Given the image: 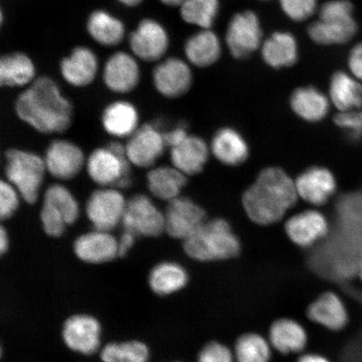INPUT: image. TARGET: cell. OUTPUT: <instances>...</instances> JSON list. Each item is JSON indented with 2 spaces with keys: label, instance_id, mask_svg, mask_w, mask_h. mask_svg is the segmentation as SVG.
<instances>
[{
  "label": "cell",
  "instance_id": "17",
  "mask_svg": "<svg viewBox=\"0 0 362 362\" xmlns=\"http://www.w3.org/2000/svg\"><path fill=\"white\" fill-rule=\"evenodd\" d=\"M98 58L92 49L78 45L62 59L60 72L63 79L72 87L85 88L92 84L98 74Z\"/></svg>",
  "mask_w": 362,
  "mask_h": 362
},
{
  "label": "cell",
  "instance_id": "11",
  "mask_svg": "<svg viewBox=\"0 0 362 362\" xmlns=\"http://www.w3.org/2000/svg\"><path fill=\"white\" fill-rule=\"evenodd\" d=\"M164 134L153 124H144L129 137L126 155L131 165L149 169L164 153L166 148Z\"/></svg>",
  "mask_w": 362,
  "mask_h": 362
},
{
  "label": "cell",
  "instance_id": "42",
  "mask_svg": "<svg viewBox=\"0 0 362 362\" xmlns=\"http://www.w3.org/2000/svg\"><path fill=\"white\" fill-rule=\"evenodd\" d=\"M334 123L345 130L353 141L362 139V110L339 112L334 117Z\"/></svg>",
  "mask_w": 362,
  "mask_h": 362
},
{
  "label": "cell",
  "instance_id": "34",
  "mask_svg": "<svg viewBox=\"0 0 362 362\" xmlns=\"http://www.w3.org/2000/svg\"><path fill=\"white\" fill-rule=\"evenodd\" d=\"M236 362H270L269 341L257 333H246L237 339L234 346Z\"/></svg>",
  "mask_w": 362,
  "mask_h": 362
},
{
  "label": "cell",
  "instance_id": "3",
  "mask_svg": "<svg viewBox=\"0 0 362 362\" xmlns=\"http://www.w3.org/2000/svg\"><path fill=\"white\" fill-rule=\"evenodd\" d=\"M184 241L185 253L200 262L233 259L241 248L238 238L223 220L203 223Z\"/></svg>",
  "mask_w": 362,
  "mask_h": 362
},
{
  "label": "cell",
  "instance_id": "22",
  "mask_svg": "<svg viewBox=\"0 0 362 362\" xmlns=\"http://www.w3.org/2000/svg\"><path fill=\"white\" fill-rule=\"evenodd\" d=\"M289 238L303 247H310L328 232L325 217L315 211H308L292 217L286 224Z\"/></svg>",
  "mask_w": 362,
  "mask_h": 362
},
{
  "label": "cell",
  "instance_id": "36",
  "mask_svg": "<svg viewBox=\"0 0 362 362\" xmlns=\"http://www.w3.org/2000/svg\"><path fill=\"white\" fill-rule=\"evenodd\" d=\"M148 347L139 341L110 343L101 351L103 362H148Z\"/></svg>",
  "mask_w": 362,
  "mask_h": 362
},
{
  "label": "cell",
  "instance_id": "15",
  "mask_svg": "<svg viewBox=\"0 0 362 362\" xmlns=\"http://www.w3.org/2000/svg\"><path fill=\"white\" fill-rule=\"evenodd\" d=\"M44 161L48 173L58 180L76 177L84 165L85 156L81 148L65 139H57L45 149Z\"/></svg>",
  "mask_w": 362,
  "mask_h": 362
},
{
  "label": "cell",
  "instance_id": "33",
  "mask_svg": "<svg viewBox=\"0 0 362 362\" xmlns=\"http://www.w3.org/2000/svg\"><path fill=\"white\" fill-rule=\"evenodd\" d=\"M212 151L226 165H238L246 160L248 148L245 140L232 129H221L212 142Z\"/></svg>",
  "mask_w": 362,
  "mask_h": 362
},
{
  "label": "cell",
  "instance_id": "31",
  "mask_svg": "<svg viewBox=\"0 0 362 362\" xmlns=\"http://www.w3.org/2000/svg\"><path fill=\"white\" fill-rule=\"evenodd\" d=\"M185 184V175L175 167H157L147 174L148 191L160 200L170 202L179 197Z\"/></svg>",
  "mask_w": 362,
  "mask_h": 362
},
{
  "label": "cell",
  "instance_id": "35",
  "mask_svg": "<svg viewBox=\"0 0 362 362\" xmlns=\"http://www.w3.org/2000/svg\"><path fill=\"white\" fill-rule=\"evenodd\" d=\"M219 8V0H185L180 7V13L187 24L210 30L218 15Z\"/></svg>",
  "mask_w": 362,
  "mask_h": 362
},
{
  "label": "cell",
  "instance_id": "51",
  "mask_svg": "<svg viewBox=\"0 0 362 362\" xmlns=\"http://www.w3.org/2000/svg\"><path fill=\"white\" fill-rule=\"evenodd\" d=\"M356 273H357V274H358L359 278H360V279L361 280V282H362V259L360 262V264H359V266H358V269H357Z\"/></svg>",
  "mask_w": 362,
  "mask_h": 362
},
{
  "label": "cell",
  "instance_id": "5",
  "mask_svg": "<svg viewBox=\"0 0 362 362\" xmlns=\"http://www.w3.org/2000/svg\"><path fill=\"white\" fill-rule=\"evenodd\" d=\"M6 179L26 203L33 205L38 200L43 183L45 167L44 158L33 152L11 148L4 153Z\"/></svg>",
  "mask_w": 362,
  "mask_h": 362
},
{
  "label": "cell",
  "instance_id": "14",
  "mask_svg": "<svg viewBox=\"0 0 362 362\" xmlns=\"http://www.w3.org/2000/svg\"><path fill=\"white\" fill-rule=\"evenodd\" d=\"M153 86L167 98H176L187 93L192 84V72L187 62L178 57L160 62L153 71Z\"/></svg>",
  "mask_w": 362,
  "mask_h": 362
},
{
  "label": "cell",
  "instance_id": "25",
  "mask_svg": "<svg viewBox=\"0 0 362 362\" xmlns=\"http://www.w3.org/2000/svg\"><path fill=\"white\" fill-rule=\"evenodd\" d=\"M336 180L330 172L320 167L308 170L297 180V192L308 202L322 205L336 191Z\"/></svg>",
  "mask_w": 362,
  "mask_h": 362
},
{
  "label": "cell",
  "instance_id": "13",
  "mask_svg": "<svg viewBox=\"0 0 362 362\" xmlns=\"http://www.w3.org/2000/svg\"><path fill=\"white\" fill-rule=\"evenodd\" d=\"M101 333V325L95 317L75 315L63 325L62 339L70 350L88 356L98 350Z\"/></svg>",
  "mask_w": 362,
  "mask_h": 362
},
{
  "label": "cell",
  "instance_id": "8",
  "mask_svg": "<svg viewBox=\"0 0 362 362\" xmlns=\"http://www.w3.org/2000/svg\"><path fill=\"white\" fill-rule=\"evenodd\" d=\"M131 52L138 60L156 62L165 57L170 47L169 34L161 23L151 18L139 22L129 36Z\"/></svg>",
  "mask_w": 362,
  "mask_h": 362
},
{
  "label": "cell",
  "instance_id": "18",
  "mask_svg": "<svg viewBox=\"0 0 362 362\" xmlns=\"http://www.w3.org/2000/svg\"><path fill=\"white\" fill-rule=\"evenodd\" d=\"M74 250L81 261L101 264L119 257V240L110 232L95 229L76 238Z\"/></svg>",
  "mask_w": 362,
  "mask_h": 362
},
{
  "label": "cell",
  "instance_id": "12",
  "mask_svg": "<svg viewBox=\"0 0 362 362\" xmlns=\"http://www.w3.org/2000/svg\"><path fill=\"white\" fill-rule=\"evenodd\" d=\"M140 74L138 59L132 53L117 52L104 64L103 79L111 92L126 94L138 87Z\"/></svg>",
  "mask_w": 362,
  "mask_h": 362
},
{
  "label": "cell",
  "instance_id": "28",
  "mask_svg": "<svg viewBox=\"0 0 362 362\" xmlns=\"http://www.w3.org/2000/svg\"><path fill=\"white\" fill-rule=\"evenodd\" d=\"M262 56L267 64L275 69L291 67L298 61L297 40L291 33H275L262 45Z\"/></svg>",
  "mask_w": 362,
  "mask_h": 362
},
{
  "label": "cell",
  "instance_id": "10",
  "mask_svg": "<svg viewBox=\"0 0 362 362\" xmlns=\"http://www.w3.org/2000/svg\"><path fill=\"white\" fill-rule=\"evenodd\" d=\"M262 31L256 13L246 11L236 13L230 20L226 42L233 57L243 59L259 48Z\"/></svg>",
  "mask_w": 362,
  "mask_h": 362
},
{
  "label": "cell",
  "instance_id": "24",
  "mask_svg": "<svg viewBox=\"0 0 362 362\" xmlns=\"http://www.w3.org/2000/svg\"><path fill=\"white\" fill-rule=\"evenodd\" d=\"M86 27L90 37L95 42L106 47L119 45L126 35L124 23L103 8L90 13Z\"/></svg>",
  "mask_w": 362,
  "mask_h": 362
},
{
  "label": "cell",
  "instance_id": "29",
  "mask_svg": "<svg viewBox=\"0 0 362 362\" xmlns=\"http://www.w3.org/2000/svg\"><path fill=\"white\" fill-rule=\"evenodd\" d=\"M189 276L182 266L174 262H164L153 267L148 275L151 291L160 296H170L187 286Z\"/></svg>",
  "mask_w": 362,
  "mask_h": 362
},
{
  "label": "cell",
  "instance_id": "4",
  "mask_svg": "<svg viewBox=\"0 0 362 362\" xmlns=\"http://www.w3.org/2000/svg\"><path fill=\"white\" fill-rule=\"evenodd\" d=\"M354 6L350 0H332L321 7L319 21L311 24L308 34L319 45L345 44L356 35Z\"/></svg>",
  "mask_w": 362,
  "mask_h": 362
},
{
  "label": "cell",
  "instance_id": "41",
  "mask_svg": "<svg viewBox=\"0 0 362 362\" xmlns=\"http://www.w3.org/2000/svg\"><path fill=\"white\" fill-rule=\"evenodd\" d=\"M20 194L13 185L2 180L0 182V218H11L20 205Z\"/></svg>",
  "mask_w": 362,
  "mask_h": 362
},
{
  "label": "cell",
  "instance_id": "26",
  "mask_svg": "<svg viewBox=\"0 0 362 362\" xmlns=\"http://www.w3.org/2000/svg\"><path fill=\"white\" fill-rule=\"evenodd\" d=\"M329 96L341 112L362 110V81L344 71H337L329 83Z\"/></svg>",
  "mask_w": 362,
  "mask_h": 362
},
{
  "label": "cell",
  "instance_id": "44",
  "mask_svg": "<svg viewBox=\"0 0 362 362\" xmlns=\"http://www.w3.org/2000/svg\"><path fill=\"white\" fill-rule=\"evenodd\" d=\"M348 66L351 75L362 81V42L352 48L348 58Z\"/></svg>",
  "mask_w": 362,
  "mask_h": 362
},
{
  "label": "cell",
  "instance_id": "23",
  "mask_svg": "<svg viewBox=\"0 0 362 362\" xmlns=\"http://www.w3.org/2000/svg\"><path fill=\"white\" fill-rule=\"evenodd\" d=\"M35 76V62L26 53H8L0 59V84L2 87H26L37 78Z\"/></svg>",
  "mask_w": 362,
  "mask_h": 362
},
{
  "label": "cell",
  "instance_id": "20",
  "mask_svg": "<svg viewBox=\"0 0 362 362\" xmlns=\"http://www.w3.org/2000/svg\"><path fill=\"white\" fill-rule=\"evenodd\" d=\"M269 341L272 348L283 355L297 354L308 344L306 329L297 320L281 318L271 325Z\"/></svg>",
  "mask_w": 362,
  "mask_h": 362
},
{
  "label": "cell",
  "instance_id": "37",
  "mask_svg": "<svg viewBox=\"0 0 362 362\" xmlns=\"http://www.w3.org/2000/svg\"><path fill=\"white\" fill-rule=\"evenodd\" d=\"M43 202L49 204L60 212L67 226L76 223L79 216V206L74 194L64 185L54 184L45 189Z\"/></svg>",
  "mask_w": 362,
  "mask_h": 362
},
{
  "label": "cell",
  "instance_id": "6",
  "mask_svg": "<svg viewBox=\"0 0 362 362\" xmlns=\"http://www.w3.org/2000/svg\"><path fill=\"white\" fill-rule=\"evenodd\" d=\"M130 162L125 146L117 141L108 144L90 153L87 162L90 178L100 187L126 188L131 184Z\"/></svg>",
  "mask_w": 362,
  "mask_h": 362
},
{
  "label": "cell",
  "instance_id": "43",
  "mask_svg": "<svg viewBox=\"0 0 362 362\" xmlns=\"http://www.w3.org/2000/svg\"><path fill=\"white\" fill-rule=\"evenodd\" d=\"M197 362H236L234 352L223 343L211 341L206 344L198 354Z\"/></svg>",
  "mask_w": 362,
  "mask_h": 362
},
{
  "label": "cell",
  "instance_id": "7",
  "mask_svg": "<svg viewBox=\"0 0 362 362\" xmlns=\"http://www.w3.org/2000/svg\"><path fill=\"white\" fill-rule=\"evenodd\" d=\"M121 223L136 237L157 238L165 232V214L143 194L127 201Z\"/></svg>",
  "mask_w": 362,
  "mask_h": 362
},
{
  "label": "cell",
  "instance_id": "47",
  "mask_svg": "<svg viewBox=\"0 0 362 362\" xmlns=\"http://www.w3.org/2000/svg\"><path fill=\"white\" fill-rule=\"evenodd\" d=\"M297 362H332L330 361L327 357L325 356L315 354V353H306V354H303L298 359Z\"/></svg>",
  "mask_w": 362,
  "mask_h": 362
},
{
  "label": "cell",
  "instance_id": "46",
  "mask_svg": "<svg viewBox=\"0 0 362 362\" xmlns=\"http://www.w3.org/2000/svg\"><path fill=\"white\" fill-rule=\"evenodd\" d=\"M136 238L137 237L134 233L124 230V233L119 239V257L128 255L130 249L134 245Z\"/></svg>",
  "mask_w": 362,
  "mask_h": 362
},
{
  "label": "cell",
  "instance_id": "40",
  "mask_svg": "<svg viewBox=\"0 0 362 362\" xmlns=\"http://www.w3.org/2000/svg\"><path fill=\"white\" fill-rule=\"evenodd\" d=\"M279 4L285 15L297 22L309 19L317 8V0H279Z\"/></svg>",
  "mask_w": 362,
  "mask_h": 362
},
{
  "label": "cell",
  "instance_id": "27",
  "mask_svg": "<svg viewBox=\"0 0 362 362\" xmlns=\"http://www.w3.org/2000/svg\"><path fill=\"white\" fill-rule=\"evenodd\" d=\"M184 51L193 66L207 67L214 64L221 57L220 40L214 31L203 30L187 39Z\"/></svg>",
  "mask_w": 362,
  "mask_h": 362
},
{
  "label": "cell",
  "instance_id": "30",
  "mask_svg": "<svg viewBox=\"0 0 362 362\" xmlns=\"http://www.w3.org/2000/svg\"><path fill=\"white\" fill-rule=\"evenodd\" d=\"M207 157L206 143L194 136H188L180 146L172 148L170 152L172 164L185 175H196L201 172Z\"/></svg>",
  "mask_w": 362,
  "mask_h": 362
},
{
  "label": "cell",
  "instance_id": "21",
  "mask_svg": "<svg viewBox=\"0 0 362 362\" xmlns=\"http://www.w3.org/2000/svg\"><path fill=\"white\" fill-rule=\"evenodd\" d=\"M137 108L125 100L112 102L104 108L102 124L106 132L113 137H130L139 128Z\"/></svg>",
  "mask_w": 362,
  "mask_h": 362
},
{
  "label": "cell",
  "instance_id": "38",
  "mask_svg": "<svg viewBox=\"0 0 362 362\" xmlns=\"http://www.w3.org/2000/svg\"><path fill=\"white\" fill-rule=\"evenodd\" d=\"M341 226L362 228V194H348L342 197L337 206Z\"/></svg>",
  "mask_w": 362,
  "mask_h": 362
},
{
  "label": "cell",
  "instance_id": "1",
  "mask_svg": "<svg viewBox=\"0 0 362 362\" xmlns=\"http://www.w3.org/2000/svg\"><path fill=\"white\" fill-rule=\"evenodd\" d=\"M15 111L21 120L45 134L65 132L74 117L69 99L62 94L55 80L47 76L36 78L20 93Z\"/></svg>",
  "mask_w": 362,
  "mask_h": 362
},
{
  "label": "cell",
  "instance_id": "49",
  "mask_svg": "<svg viewBox=\"0 0 362 362\" xmlns=\"http://www.w3.org/2000/svg\"><path fill=\"white\" fill-rule=\"evenodd\" d=\"M117 2L125 7L135 8L144 2V0H117Z\"/></svg>",
  "mask_w": 362,
  "mask_h": 362
},
{
  "label": "cell",
  "instance_id": "39",
  "mask_svg": "<svg viewBox=\"0 0 362 362\" xmlns=\"http://www.w3.org/2000/svg\"><path fill=\"white\" fill-rule=\"evenodd\" d=\"M40 221L45 234L54 238H61L64 234L67 224L64 217L56 208L43 202L40 214Z\"/></svg>",
  "mask_w": 362,
  "mask_h": 362
},
{
  "label": "cell",
  "instance_id": "16",
  "mask_svg": "<svg viewBox=\"0 0 362 362\" xmlns=\"http://www.w3.org/2000/svg\"><path fill=\"white\" fill-rule=\"evenodd\" d=\"M205 212L188 198L169 202L165 212V232L175 239H187L203 224Z\"/></svg>",
  "mask_w": 362,
  "mask_h": 362
},
{
  "label": "cell",
  "instance_id": "2",
  "mask_svg": "<svg viewBox=\"0 0 362 362\" xmlns=\"http://www.w3.org/2000/svg\"><path fill=\"white\" fill-rule=\"evenodd\" d=\"M297 188L281 170L267 169L243 197L247 215L255 223L268 225L281 219L296 202Z\"/></svg>",
  "mask_w": 362,
  "mask_h": 362
},
{
  "label": "cell",
  "instance_id": "45",
  "mask_svg": "<svg viewBox=\"0 0 362 362\" xmlns=\"http://www.w3.org/2000/svg\"><path fill=\"white\" fill-rule=\"evenodd\" d=\"M164 137L166 146L170 148L178 146L188 138L187 128H185V126L180 124L165 133Z\"/></svg>",
  "mask_w": 362,
  "mask_h": 362
},
{
  "label": "cell",
  "instance_id": "19",
  "mask_svg": "<svg viewBox=\"0 0 362 362\" xmlns=\"http://www.w3.org/2000/svg\"><path fill=\"white\" fill-rule=\"evenodd\" d=\"M307 316L312 322L332 332H339L349 323V312L338 293L327 291L311 303Z\"/></svg>",
  "mask_w": 362,
  "mask_h": 362
},
{
  "label": "cell",
  "instance_id": "32",
  "mask_svg": "<svg viewBox=\"0 0 362 362\" xmlns=\"http://www.w3.org/2000/svg\"><path fill=\"white\" fill-rule=\"evenodd\" d=\"M291 103L296 115L310 122L323 119L329 110L328 98L313 87L300 88L294 90Z\"/></svg>",
  "mask_w": 362,
  "mask_h": 362
},
{
  "label": "cell",
  "instance_id": "9",
  "mask_svg": "<svg viewBox=\"0 0 362 362\" xmlns=\"http://www.w3.org/2000/svg\"><path fill=\"white\" fill-rule=\"evenodd\" d=\"M127 201L119 189L103 187L90 194L86 215L97 230L110 232L122 223Z\"/></svg>",
  "mask_w": 362,
  "mask_h": 362
},
{
  "label": "cell",
  "instance_id": "48",
  "mask_svg": "<svg viewBox=\"0 0 362 362\" xmlns=\"http://www.w3.org/2000/svg\"><path fill=\"white\" fill-rule=\"evenodd\" d=\"M8 248V238L7 230L1 226V228H0V252H1L2 255L7 252Z\"/></svg>",
  "mask_w": 362,
  "mask_h": 362
},
{
  "label": "cell",
  "instance_id": "50",
  "mask_svg": "<svg viewBox=\"0 0 362 362\" xmlns=\"http://www.w3.org/2000/svg\"><path fill=\"white\" fill-rule=\"evenodd\" d=\"M163 4L169 7H180L185 3V0H158Z\"/></svg>",
  "mask_w": 362,
  "mask_h": 362
}]
</instances>
